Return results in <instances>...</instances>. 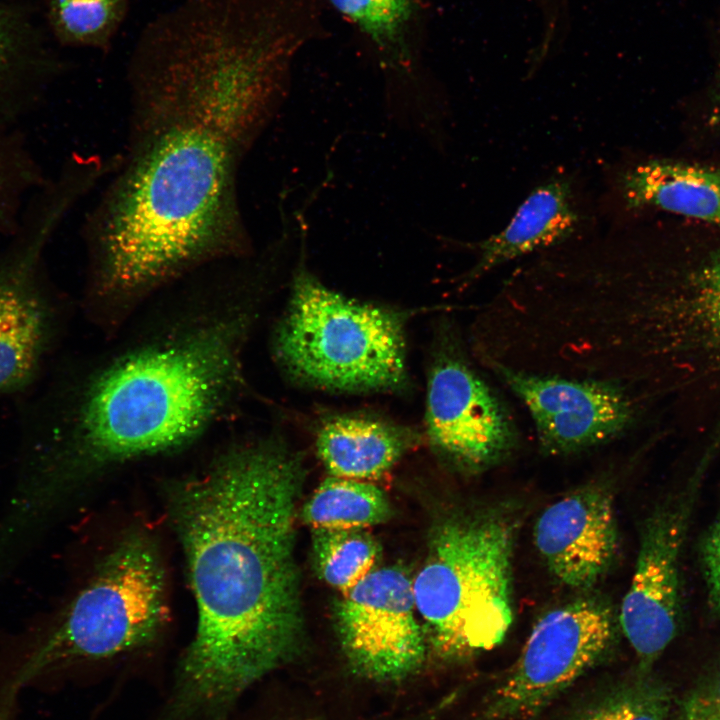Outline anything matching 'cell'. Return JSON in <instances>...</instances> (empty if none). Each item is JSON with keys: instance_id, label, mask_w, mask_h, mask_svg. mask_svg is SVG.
Here are the masks:
<instances>
[{"instance_id": "cell-1", "label": "cell", "mask_w": 720, "mask_h": 720, "mask_svg": "<svg viewBox=\"0 0 720 720\" xmlns=\"http://www.w3.org/2000/svg\"><path fill=\"white\" fill-rule=\"evenodd\" d=\"M296 25L260 0H181L128 61V133L86 223L90 287L129 309L207 264L248 256L241 164L285 97Z\"/></svg>"}, {"instance_id": "cell-2", "label": "cell", "mask_w": 720, "mask_h": 720, "mask_svg": "<svg viewBox=\"0 0 720 720\" xmlns=\"http://www.w3.org/2000/svg\"><path fill=\"white\" fill-rule=\"evenodd\" d=\"M303 477L296 455L269 440L229 449L175 490L198 621L166 720L221 714L301 648L295 520Z\"/></svg>"}, {"instance_id": "cell-3", "label": "cell", "mask_w": 720, "mask_h": 720, "mask_svg": "<svg viewBox=\"0 0 720 720\" xmlns=\"http://www.w3.org/2000/svg\"><path fill=\"white\" fill-rule=\"evenodd\" d=\"M251 311L232 300L130 344L82 382L62 424L23 453L19 497L59 511L104 465L183 447L223 419L243 384Z\"/></svg>"}, {"instance_id": "cell-4", "label": "cell", "mask_w": 720, "mask_h": 720, "mask_svg": "<svg viewBox=\"0 0 720 720\" xmlns=\"http://www.w3.org/2000/svg\"><path fill=\"white\" fill-rule=\"evenodd\" d=\"M578 311L600 377L646 401L712 394L720 413V248L681 280L621 256L589 280Z\"/></svg>"}, {"instance_id": "cell-5", "label": "cell", "mask_w": 720, "mask_h": 720, "mask_svg": "<svg viewBox=\"0 0 720 720\" xmlns=\"http://www.w3.org/2000/svg\"><path fill=\"white\" fill-rule=\"evenodd\" d=\"M166 617L159 554L145 536H129L57 609L39 611L0 632V720L15 719L16 697L32 680L141 647Z\"/></svg>"}, {"instance_id": "cell-6", "label": "cell", "mask_w": 720, "mask_h": 720, "mask_svg": "<svg viewBox=\"0 0 720 720\" xmlns=\"http://www.w3.org/2000/svg\"><path fill=\"white\" fill-rule=\"evenodd\" d=\"M521 512L488 503L445 519L412 580L436 650L465 658L500 644L514 617L513 561Z\"/></svg>"}, {"instance_id": "cell-7", "label": "cell", "mask_w": 720, "mask_h": 720, "mask_svg": "<svg viewBox=\"0 0 720 720\" xmlns=\"http://www.w3.org/2000/svg\"><path fill=\"white\" fill-rule=\"evenodd\" d=\"M274 352L288 374L325 389L386 391L407 384L402 315L326 287L303 255Z\"/></svg>"}, {"instance_id": "cell-8", "label": "cell", "mask_w": 720, "mask_h": 720, "mask_svg": "<svg viewBox=\"0 0 720 720\" xmlns=\"http://www.w3.org/2000/svg\"><path fill=\"white\" fill-rule=\"evenodd\" d=\"M618 627L612 606L597 596H583L548 611L488 694L482 720L536 717L608 654Z\"/></svg>"}, {"instance_id": "cell-9", "label": "cell", "mask_w": 720, "mask_h": 720, "mask_svg": "<svg viewBox=\"0 0 720 720\" xmlns=\"http://www.w3.org/2000/svg\"><path fill=\"white\" fill-rule=\"evenodd\" d=\"M425 407L432 447L462 470L492 469L519 445L510 408L450 332L443 336L430 367Z\"/></svg>"}, {"instance_id": "cell-10", "label": "cell", "mask_w": 720, "mask_h": 720, "mask_svg": "<svg viewBox=\"0 0 720 720\" xmlns=\"http://www.w3.org/2000/svg\"><path fill=\"white\" fill-rule=\"evenodd\" d=\"M712 450L688 480L655 507L642 527L632 580L618 613L619 628L641 671H651L678 633L682 548Z\"/></svg>"}, {"instance_id": "cell-11", "label": "cell", "mask_w": 720, "mask_h": 720, "mask_svg": "<svg viewBox=\"0 0 720 720\" xmlns=\"http://www.w3.org/2000/svg\"><path fill=\"white\" fill-rule=\"evenodd\" d=\"M487 368L526 408L542 452L579 453L616 440L636 424L643 402L620 384L514 369Z\"/></svg>"}, {"instance_id": "cell-12", "label": "cell", "mask_w": 720, "mask_h": 720, "mask_svg": "<svg viewBox=\"0 0 720 720\" xmlns=\"http://www.w3.org/2000/svg\"><path fill=\"white\" fill-rule=\"evenodd\" d=\"M412 580L396 567L373 569L336 606L344 654L359 674L400 680L415 672L426 653L416 617Z\"/></svg>"}, {"instance_id": "cell-13", "label": "cell", "mask_w": 720, "mask_h": 720, "mask_svg": "<svg viewBox=\"0 0 720 720\" xmlns=\"http://www.w3.org/2000/svg\"><path fill=\"white\" fill-rule=\"evenodd\" d=\"M74 204L69 194L53 193L21 247L0 262V392L26 383L46 348L50 317L36 270L45 244Z\"/></svg>"}, {"instance_id": "cell-14", "label": "cell", "mask_w": 720, "mask_h": 720, "mask_svg": "<svg viewBox=\"0 0 720 720\" xmlns=\"http://www.w3.org/2000/svg\"><path fill=\"white\" fill-rule=\"evenodd\" d=\"M550 573L567 587L592 588L613 565L619 548L614 498L605 482H590L546 507L533 529Z\"/></svg>"}, {"instance_id": "cell-15", "label": "cell", "mask_w": 720, "mask_h": 720, "mask_svg": "<svg viewBox=\"0 0 720 720\" xmlns=\"http://www.w3.org/2000/svg\"><path fill=\"white\" fill-rule=\"evenodd\" d=\"M579 221L568 179L557 177L537 186L502 230L471 245L477 257L460 277L461 288L511 261L566 244Z\"/></svg>"}, {"instance_id": "cell-16", "label": "cell", "mask_w": 720, "mask_h": 720, "mask_svg": "<svg viewBox=\"0 0 720 720\" xmlns=\"http://www.w3.org/2000/svg\"><path fill=\"white\" fill-rule=\"evenodd\" d=\"M627 208H660L720 225V169L651 160L620 174Z\"/></svg>"}, {"instance_id": "cell-17", "label": "cell", "mask_w": 720, "mask_h": 720, "mask_svg": "<svg viewBox=\"0 0 720 720\" xmlns=\"http://www.w3.org/2000/svg\"><path fill=\"white\" fill-rule=\"evenodd\" d=\"M412 438L409 429L391 422L339 415L321 425L316 448L331 476L364 481L389 471Z\"/></svg>"}, {"instance_id": "cell-18", "label": "cell", "mask_w": 720, "mask_h": 720, "mask_svg": "<svg viewBox=\"0 0 720 720\" xmlns=\"http://www.w3.org/2000/svg\"><path fill=\"white\" fill-rule=\"evenodd\" d=\"M371 43L381 65L395 76H411L414 0H329Z\"/></svg>"}, {"instance_id": "cell-19", "label": "cell", "mask_w": 720, "mask_h": 720, "mask_svg": "<svg viewBox=\"0 0 720 720\" xmlns=\"http://www.w3.org/2000/svg\"><path fill=\"white\" fill-rule=\"evenodd\" d=\"M391 513L385 493L361 480L330 476L313 492L302 519L313 529H363L384 522Z\"/></svg>"}, {"instance_id": "cell-20", "label": "cell", "mask_w": 720, "mask_h": 720, "mask_svg": "<svg viewBox=\"0 0 720 720\" xmlns=\"http://www.w3.org/2000/svg\"><path fill=\"white\" fill-rule=\"evenodd\" d=\"M133 0H47L52 29L62 44L101 52L112 48Z\"/></svg>"}, {"instance_id": "cell-21", "label": "cell", "mask_w": 720, "mask_h": 720, "mask_svg": "<svg viewBox=\"0 0 720 720\" xmlns=\"http://www.w3.org/2000/svg\"><path fill=\"white\" fill-rule=\"evenodd\" d=\"M672 696L651 671L637 670L610 686L569 720H670Z\"/></svg>"}, {"instance_id": "cell-22", "label": "cell", "mask_w": 720, "mask_h": 720, "mask_svg": "<svg viewBox=\"0 0 720 720\" xmlns=\"http://www.w3.org/2000/svg\"><path fill=\"white\" fill-rule=\"evenodd\" d=\"M312 550L319 576L342 594L373 570L379 553L362 529H313Z\"/></svg>"}, {"instance_id": "cell-23", "label": "cell", "mask_w": 720, "mask_h": 720, "mask_svg": "<svg viewBox=\"0 0 720 720\" xmlns=\"http://www.w3.org/2000/svg\"><path fill=\"white\" fill-rule=\"evenodd\" d=\"M674 720H720V662L685 693Z\"/></svg>"}, {"instance_id": "cell-24", "label": "cell", "mask_w": 720, "mask_h": 720, "mask_svg": "<svg viewBox=\"0 0 720 720\" xmlns=\"http://www.w3.org/2000/svg\"><path fill=\"white\" fill-rule=\"evenodd\" d=\"M704 577L709 602L720 614V516L708 530L701 548Z\"/></svg>"}, {"instance_id": "cell-25", "label": "cell", "mask_w": 720, "mask_h": 720, "mask_svg": "<svg viewBox=\"0 0 720 720\" xmlns=\"http://www.w3.org/2000/svg\"><path fill=\"white\" fill-rule=\"evenodd\" d=\"M18 163L16 154L0 145V213L9 207L17 184L23 179L24 169Z\"/></svg>"}, {"instance_id": "cell-26", "label": "cell", "mask_w": 720, "mask_h": 720, "mask_svg": "<svg viewBox=\"0 0 720 720\" xmlns=\"http://www.w3.org/2000/svg\"><path fill=\"white\" fill-rule=\"evenodd\" d=\"M16 49L15 35L7 18L0 12V81L8 72Z\"/></svg>"}, {"instance_id": "cell-27", "label": "cell", "mask_w": 720, "mask_h": 720, "mask_svg": "<svg viewBox=\"0 0 720 720\" xmlns=\"http://www.w3.org/2000/svg\"><path fill=\"white\" fill-rule=\"evenodd\" d=\"M715 104L716 105H715L714 114H715L716 120H718L720 122V70H719V75H718Z\"/></svg>"}, {"instance_id": "cell-28", "label": "cell", "mask_w": 720, "mask_h": 720, "mask_svg": "<svg viewBox=\"0 0 720 720\" xmlns=\"http://www.w3.org/2000/svg\"><path fill=\"white\" fill-rule=\"evenodd\" d=\"M472 333H473V323H472ZM473 340H474V333H473ZM474 344H475V340H474ZM475 347H476V344H475ZM476 350H477V348H476ZM477 352H478V350H477ZM478 354H479V352H478ZM479 355H480V354H479ZM480 357H481V355H480ZM481 358H482V357H481ZM482 359H483V358H482ZM483 361H485V360L483 359ZM485 362H486V361H485ZM488 363H490V362H488Z\"/></svg>"}]
</instances>
